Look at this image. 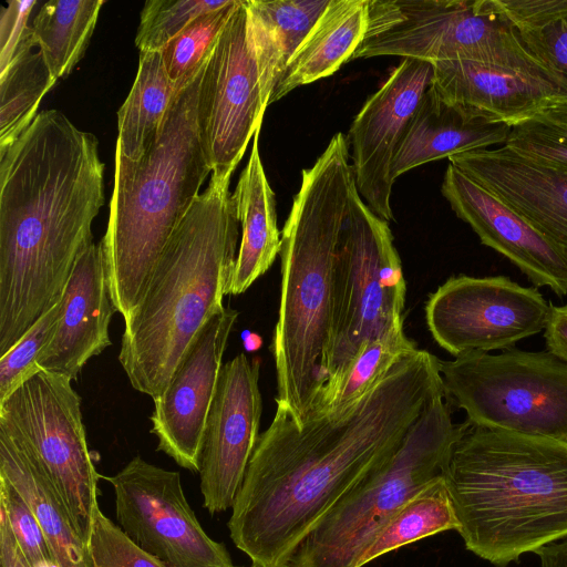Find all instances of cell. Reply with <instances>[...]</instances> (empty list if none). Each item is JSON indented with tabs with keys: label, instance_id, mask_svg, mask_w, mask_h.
<instances>
[{
	"label": "cell",
	"instance_id": "cell-1",
	"mask_svg": "<svg viewBox=\"0 0 567 567\" xmlns=\"http://www.w3.org/2000/svg\"><path fill=\"white\" fill-rule=\"evenodd\" d=\"M444 392L439 359L415 350L339 415L301 425L277 405L259 435L228 520L251 567H289L316 525L398 450L427 402Z\"/></svg>",
	"mask_w": 567,
	"mask_h": 567
},
{
	"label": "cell",
	"instance_id": "cell-2",
	"mask_svg": "<svg viewBox=\"0 0 567 567\" xmlns=\"http://www.w3.org/2000/svg\"><path fill=\"white\" fill-rule=\"evenodd\" d=\"M99 141L47 110L0 150V355L62 297L104 204Z\"/></svg>",
	"mask_w": 567,
	"mask_h": 567
},
{
	"label": "cell",
	"instance_id": "cell-3",
	"mask_svg": "<svg viewBox=\"0 0 567 567\" xmlns=\"http://www.w3.org/2000/svg\"><path fill=\"white\" fill-rule=\"evenodd\" d=\"M466 548L497 567L567 538V444L468 425L442 467Z\"/></svg>",
	"mask_w": 567,
	"mask_h": 567
},
{
	"label": "cell",
	"instance_id": "cell-4",
	"mask_svg": "<svg viewBox=\"0 0 567 567\" xmlns=\"http://www.w3.org/2000/svg\"><path fill=\"white\" fill-rule=\"evenodd\" d=\"M349 145L337 133L309 169H302L281 231V293L272 340L276 405L301 425L326 383L333 267L354 186Z\"/></svg>",
	"mask_w": 567,
	"mask_h": 567
},
{
	"label": "cell",
	"instance_id": "cell-5",
	"mask_svg": "<svg viewBox=\"0 0 567 567\" xmlns=\"http://www.w3.org/2000/svg\"><path fill=\"white\" fill-rule=\"evenodd\" d=\"M229 181L210 178L166 244L125 320L118 361L131 385L161 396L208 321L225 307L239 237Z\"/></svg>",
	"mask_w": 567,
	"mask_h": 567
},
{
	"label": "cell",
	"instance_id": "cell-6",
	"mask_svg": "<svg viewBox=\"0 0 567 567\" xmlns=\"http://www.w3.org/2000/svg\"><path fill=\"white\" fill-rule=\"evenodd\" d=\"M204 69L177 92L138 159L115 150L110 218L100 243L112 301L124 321L142 299L166 244L212 172L198 125Z\"/></svg>",
	"mask_w": 567,
	"mask_h": 567
},
{
	"label": "cell",
	"instance_id": "cell-7",
	"mask_svg": "<svg viewBox=\"0 0 567 567\" xmlns=\"http://www.w3.org/2000/svg\"><path fill=\"white\" fill-rule=\"evenodd\" d=\"M445 393L424 406L393 455L360 481L299 545L289 567H358L396 512L442 475L453 443L468 425L454 424Z\"/></svg>",
	"mask_w": 567,
	"mask_h": 567
},
{
	"label": "cell",
	"instance_id": "cell-8",
	"mask_svg": "<svg viewBox=\"0 0 567 567\" xmlns=\"http://www.w3.org/2000/svg\"><path fill=\"white\" fill-rule=\"evenodd\" d=\"M405 280L389 223L352 187L336 251L326 383L368 342L404 330Z\"/></svg>",
	"mask_w": 567,
	"mask_h": 567
},
{
	"label": "cell",
	"instance_id": "cell-9",
	"mask_svg": "<svg viewBox=\"0 0 567 567\" xmlns=\"http://www.w3.org/2000/svg\"><path fill=\"white\" fill-rule=\"evenodd\" d=\"M380 55L432 64L457 60L543 64L497 0H369L364 39L351 60Z\"/></svg>",
	"mask_w": 567,
	"mask_h": 567
},
{
	"label": "cell",
	"instance_id": "cell-10",
	"mask_svg": "<svg viewBox=\"0 0 567 567\" xmlns=\"http://www.w3.org/2000/svg\"><path fill=\"white\" fill-rule=\"evenodd\" d=\"M439 370L473 425L567 444V363L548 351L468 352L439 360Z\"/></svg>",
	"mask_w": 567,
	"mask_h": 567
},
{
	"label": "cell",
	"instance_id": "cell-11",
	"mask_svg": "<svg viewBox=\"0 0 567 567\" xmlns=\"http://www.w3.org/2000/svg\"><path fill=\"white\" fill-rule=\"evenodd\" d=\"M71 382L42 369L33 373L0 402V430L37 458L86 544L101 475L87 446L81 398Z\"/></svg>",
	"mask_w": 567,
	"mask_h": 567
},
{
	"label": "cell",
	"instance_id": "cell-12",
	"mask_svg": "<svg viewBox=\"0 0 567 567\" xmlns=\"http://www.w3.org/2000/svg\"><path fill=\"white\" fill-rule=\"evenodd\" d=\"M551 306L536 287L508 277L460 275L430 296L425 319L435 342L456 358L512 349L545 330Z\"/></svg>",
	"mask_w": 567,
	"mask_h": 567
},
{
	"label": "cell",
	"instance_id": "cell-13",
	"mask_svg": "<svg viewBox=\"0 0 567 567\" xmlns=\"http://www.w3.org/2000/svg\"><path fill=\"white\" fill-rule=\"evenodd\" d=\"M115 495L118 526L167 567H235L224 544L200 526L178 472L133 457L113 476H102Z\"/></svg>",
	"mask_w": 567,
	"mask_h": 567
},
{
	"label": "cell",
	"instance_id": "cell-14",
	"mask_svg": "<svg viewBox=\"0 0 567 567\" xmlns=\"http://www.w3.org/2000/svg\"><path fill=\"white\" fill-rule=\"evenodd\" d=\"M265 110L247 12L240 0L206 63L199 89L198 125L213 178L230 181L261 127Z\"/></svg>",
	"mask_w": 567,
	"mask_h": 567
},
{
	"label": "cell",
	"instance_id": "cell-15",
	"mask_svg": "<svg viewBox=\"0 0 567 567\" xmlns=\"http://www.w3.org/2000/svg\"><path fill=\"white\" fill-rule=\"evenodd\" d=\"M259 370V360L245 353L223 365L198 472L203 504L210 514L233 507L257 445L262 413Z\"/></svg>",
	"mask_w": 567,
	"mask_h": 567
},
{
	"label": "cell",
	"instance_id": "cell-16",
	"mask_svg": "<svg viewBox=\"0 0 567 567\" xmlns=\"http://www.w3.org/2000/svg\"><path fill=\"white\" fill-rule=\"evenodd\" d=\"M433 64L405 58L363 104L348 134L358 192L380 218L391 221L392 165L423 94Z\"/></svg>",
	"mask_w": 567,
	"mask_h": 567
},
{
	"label": "cell",
	"instance_id": "cell-17",
	"mask_svg": "<svg viewBox=\"0 0 567 567\" xmlns=\"http://www.w3.org/2000/svg\"><path fill=\"white\" fill-rule=\"evenodd\" d=\"M238 311L225 307L193 342L163 394L154 399L151 432L157 450L179 466L199 472L209 410L223 369V357Z\"/></svg>",
	"mask_w": 567,
	"mask_h": 567
},
{
	"label": "cell",
	"instance_id": "cell-18",
	"mask_svg": "<svg viewBox=\"0 0 567 567\" xmlns=\"http://www.w3.org/2000/svg\"><path fill=\"white\" fill-rule=\"evenodd\" d=\"M431 84L444 100L509 127L548 109L567 105V78L544 64L436 62Z\"/></svg>",
	"mask_w": 567,
	"mask_h": 567
},
{
	"label": "cell",
	"instance_id": "cell-19",
	"mask_svg": "<svg viewBox=\"0 0 567 567\" xmlns=\"http://www.w3.org/2000/svg\"><path fill=\"white\" fill-rule=\"evenodd\" d=\"M441 192L483 245L517 266L535 287H548L559 297L567 295V254L564 250L451 163Z\"/></svg>",
	"mask_w": 567,
	"mask_h": 567
},
{
	"label": "cell",
	"instance_id": "cell-20",
	"mask_svg": "<svg viewBox=\"0 0 567 567\" xmlns=\"http://www.w3.org/2000/svg\"><path fill=\"white\" fill-rule=\"evenodd\" d=\"M449 159L567 254V173L538 165L504 145Z\"/></svg>",
	"mask_w": 567,
	"mask_h": 567
},
{
	"label": "cell",
	"instance_id": "cell-21",
	"mask_svg": "<svg viewBox=\"0 0 567 567\" xmlns=\"http://www.w3.org/2000/svg\"><path fill=\"white\" fill-rule=\"evenodd\" d=\"M112 301L101 243L78 258L61 297L54 334L38 365L76 380L84 364L111 346Z\"/></svg>",
	"mask_w": 567,
	"mask_h": 567
},
{
	"label": "cell",
	"instance_id": "cell-22",
	"mask_svg": "<svg viewBox=\"0 0 567 567\" xmlns=\"http://www.w3.org/2000/svg\"><path fill=\"white\" fill-rule=\"evenodd\" d=\"M511 128L444 100L431 84L394 157L392 176L396 179L429 162L505 144Z\"/></svg>",
	"mask_w": 567,
	"mask_h": 567
},
{
	"label": "cell",
	"instance_id": "cell-23",
	"mask_svg": "<svg viewBox=\"0 0 567 567\" xmlns=\"http://www.w3.org/2000/svg\"><path fill=\"white\" fill-rule=\"evenodd\" d=\"M259 127L252 147L231 195L241 225L240 245L228 295L245 292L274 264L280 252L275 193L266 177L259 154Z\"/></svg>",
	"mask_w": 567,
	"mask_h": 567
},
{
	"label": "cell",
	"instance_id": "cell-24",
	"mask_svg": "<svg viewBox=\"0 0 567 567\" xmlns=\"http://www.w3.org/2000/svg\"><path fill=\"white\" fill-rule=\"evenodd\" d=\"M0 476L25 501L60 567H91L86 544L37 458L0 430Z\"/></svg>",
	"mask_w": 567,
	"mask_h": 567
},
{
	"label": "cell",
	"instance_id": "cell-25",
	"mask_svg": "<svg viewBox=\"0 0 567 567\" xmlns=\"http://www.w3.org/2000/svg\"><path fill=\"white\" fill-rule=\"evenodd\" d=\"M368 10L369 0H330L288 63L269 104L300 85L332 75L350 61L364 39Z\"/></svg>",
	"mask_w": 567,
	"mask_h": 567
},
{
	"label": "cell",
	"instance_id": "cell-26",
	"mask_svg": "<svg viewBox=\"0 0 567 567\" xmlns=\"http://www.w3.org/2000/svg\"><path fill=\"white\" fill-rule=\"evenodd\" d=\"M266 107L288 63L330 0H243Z\"/></svg>",
	"mask_w": 567,
	"mask_h": 567
},
{
	"label": "cell",
	"instance_id": "cell-27",
	"mask_svg": "<svg viewBox=\"0 0 567 567\" xmlns=\"http://www.w3.org/2000/svg\"><path fill=\"white\" fill-rule=\"evenodd\" d=\"M176 94L161 52H140L135 81L117 112L115 150L126 158L138 159L155 138Z\"/></svg>",
	"mask_w": 567,
	"mask_h": 567
},
{
	"label": "cell",
	"instance_id": "cell-28",
	"mask_svg": "<svg viewBox=\"0 0 567 567\" xmlns=\"http://www.w3.org/2000/svg\"><path fill=\"white\" fill-rule=\"evenodd\" d=\"M104 0H51L35 14L31 31L56 80L82 59Z\"/></svg>",
	"mask_w": 567,
	"mask_h": 567
},
{
	"label": "cell",
	"instance_id": "cell-29",
	"mask_svg": "<svg viewBox=\"0 0 567 567\" xmlns=\"http://www.w3.org/2000/svg\"><path fill=\"white\" fill-rule=\"evenodd\" d=\"M32 31L0 73V150L10 145L35 118L43 96L58 81L50 71Z\"/></svg>",
	"mask_w": 567,
	"mask_h": 567
},
{
	"label": "cell",
	"instance_id": "cell-30",
	"mask_svg": "<svg viewBox=\"0 0 567 567\" xmlns=\"http://www.w3.org/2000/svg\"><path fill=\"white\" fill-rule=\"evenodd\" d=\"M415 350V344L405 336L404 330L365 343L339 377L323 384L309 417L344 413L360 401L399 359Z\"/></svg>",
	"mask_w": 567,
	"mask_h": 567
},
{
	"label": "cell",
	"instance_id": "cell-31",
	"mask_svg": "<svg viewBox=\"0 0 567 567\" xmlns=\"http://www.w3.org/2000/svg\"><path fill=\"white\" fill-rule=\"evenodd\" d=\"M458 528L445 481L440 475L396 512L363 553L358 567L404 545L437 533L457 532Z\"/></svg>",
	"mask_w": 567,
	"mask_h": 567
},
{
	"label": "cell",
	"instance_id": "cell-32",
	"mask_svg": "<svg viewBox=\"0 0 567 567\" xmlns=\"http://www.w3.org/2000/svg\"><path fill=\"white\" fill-rule=\"evenodd\" d=\"M529 52L567 78V0H501Z\"/></svg>",
	"mask_w": 567,
	"mask_h": 567
},
{
	"label": "cell",
	"instance_id": "cell-33",
	"mask_svg": "<svg viewBox=\"0 0 567 567\" xmlns=\"http://www.w3.org/2000/svg\"><path fill=\"white\" fill-rule=\"evenodd\" d=\"M240 0L206 12L192 21L159 52L176 91L186 87L205 68L229 18Z\"/></svg>",
	"mask_w": 567,
	"mask_h": 567
},
{
	"label": "cell",
	"instance_id": "cell-34",
	"mask_svg": "<svg viewBox=\"0 0 567 567\" xmlns=\"http://www.w3.org/2000/svg\"><path fill=\"white\" fill-rule=\"evenodd\" d=\"M504 146L538 165L567 173V105L512 127Z\"/></svg>",
	"mask_w": 567,
	"mask_h": 567
},
{
	"label": "cell",
	"instance_id": "cell-35",
	"mask_svg": "<svg viewBox=\"0 0 567 567\" xmlns=\"http://www.w3.org/2000/svg\"><path fill=\"white\" fill-rule=\"evenodd\" d=\"M231 0H148L141 11L135 44L140 52H159L199 16Z\"/></svg>",
	"mask_w": 567,
	"mask_h": 567
},
{
	"label": "cell",
	"instance_id": "cell-36",
	"mask_svg": "<svg viewBox=\"0 0 567 567\" xmlns=\"http://www.w3.org/2000/svg\"><path fill=\"white\" fill-rule=\"evenodd\" d=\"M60 313L61 300L0 358V402L41 370L38 363L54 334Z\"/></svg>",
	"mask_w": 567,
	"mask_h": 567
},
{
	"label": "cell",
	"instance_id": "cell-37",
	"mask_svg": "<svg viewBox=\"0 0 567 567\" xmlns=\"http://www.w3.org/2000/svg\"><path fill=\"white\" fill-rule=\"evenodd\" d=\"M86 548L91 567H167L135 544L99 504L93 509Z\"/></svg>",
	"mask_w": 567,
	"mask_h": 567
},
{
	"label": "cell",
	"instance_id": "cell-38",
	"mask_svg": "<svg viewBox=\"0 0 567 567\" xmlns=\"http://www.w3.org/2000/svg\"><path fill=\"white\" fill-rule=\"evenodd\" d=\"M0 508L29 567H60L30 507L16 488L0 476Z\"/></svg>",
	"mask_w": 567,
	"mask_h": 567
},
{
	"label": "cell",
	"instance_id": "cell-39",
	"mask_svg": "<svg viewBox=\"0 0 567 567\" xmlns=\"http://www.w3.org/2000/svg\"><path fill=\"white\" fill-rule=\"evenodd\" d=\"M35 4L34 0H13L6 8H1L0 73L7 69L18 47L29 35L31 25H28V20Z\"/></svg>",
	"mask_w": 567,
	"mask_h": 567
},
{
	"label": "cell",
	"instance_id": "cell-40",
	"mask_svg": "<svg viewBox=\"0 0 567 567\" xmlns=\"http://www.w3.org/2000/svg\"><path fill=\"white\" fill-rule=\"evenodd\" d=\"M544 338L547 351L567 363V303L551 306Z\"/></svg>",
	"mask_w": 567,
	"mask_h": 567
},
{
	"label": "cell",
	"instance_id": "cell-41",
	"mask_svg": "<svg viewBox=\"0 0 567 567\" xmlns=\"http://www.w3.org/2000/svg\"><path fill=\"white\" fill-rule=\"evenodd\" d=\"M0 565L1 567H29L17 539L13 535L8 517L0 508Z\"/></svg>",
	"mask_w": 567,
	"mask_h": 567
},
{
	"label": "cell",
	"instance_id": "cell-42",
	"mask_svg": "<svg viewBox=\"0 0 567 567\" xmlns=\"http://www.w3.org/2000/svg\"><path fill=\"white\" fill-rule=\"evenodd\" d=\"M535 554L539 557L540 567H567V538L545 545Z\"/></svg>",
	"mask_w": 567,
	"mask_h": 567
}]
</instances>
